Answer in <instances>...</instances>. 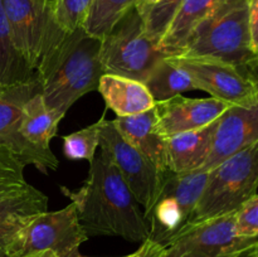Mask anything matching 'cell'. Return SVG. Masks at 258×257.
<instances>
[{
    "instance_id": "8d00e7d4",
    "label": "cell",
    "mask_w": 258,
    "mask_h": 257,
    "mask_svg": "<svg viewBox=\"0 0 258 257\" xmlns=\"http://www.w3.org/2000/svg\"><path fill=\"white\" fill-rule=\"evenodd\" d=\"M2 90H3V88H2V87H0V92H2Z\"/></svg>"
},
{
    "instance_id": "836d02e7",
    "label": "cell",
    "mask_w": 258,
    "mask_h": 257,
    "mask_svg": "<svg viewBox=\"0 0 258 257\" xmlns=\"http://www.w3.org/2000/svg\"><path fill=\"white\" fill-rule=\"evenodd\" d=\"M251 251H252V248L248 249V251L242 252V253H239L238 256H236V257H251Z\"/></svg>"
},
{
    "instance_id": "5bb4252c",
    "label": "cell",
    "mask_w": 258,
    "mask_h": 257,
    "mask_svg": "<svg viewBox=\"0 0 258 257\" xmlns=\"http://www.w3.org/2000/svg\"><path fill=\"white\" fill-rule=\"evenodd\" d=\"M231 105L209 98H188L179 95L155 103L161 131L166 138L206 127L221 117Z\"/></svg>"
},
{
    "instance_id": "ba28073f",
    "label": "cell",
    "mask_w": 258,
    "mask_h": 257,
    "mask_svg": "<svg viewBox=\"0 0 258 257\" xmlns=\"http://www.w3.org/2000/svg\"><path fill=\"white\" fill-rule=\"evenodd\" d=\"M88 239L78 221L75 204L63 209L43 212L33 217L18 233L12 248L13 257H35L53 252L58 257H72Z\"/></svg>"
},
{
    "instance_id": "484cf974",
    "label": "cell",
    "mask_w": 258,
    "mask_h": 257,
    "mask_svg": "<svg viewBox=\"0 0 258 257\" xmlns=\"http://www.w3.org/2000/svg\"><path fill=\"white\" fill-rule=\"evenodd\" d=\"M95 0H54V15L64 32L72 33L81 28Z\"/></svg>"
},
{
    "instance_id": "d6986e66",
    "label": "cell",
    "mask_w": 258,
    "mask_h": 257,
    "mask_svg": "<svg viewBox=\"0 0 258 257\" xmlns=\"http://www.w3.org/2000/svg\"><path fill=\"white\" fill-rule=\"evenodd\" d=\"M63 117L64 116L45 105L40 90L25 103L20 122V134L38 150L53 155L50 141L57 134L58 125Z\"/></svg>"
},
{
    "instance_id": "d4e9b609",
    "label": "cell",
    "mask_w": 258,
    "mask_h": 257,
    "mask_svg": "<svg viewBox=\"0 0 258 257\" xmlns=\"http://www.w3.org/2000/svg\"><path fill=\"white\" fill-rule=\"evenodd\" d=\"M183 2L184 0H161L154 5H145L141 2L138 4L144 17L146 32L158 45Z\"/></svg>"
},
{
    "instance_id": "4316f807",
    "label": "cell",
    "mask_w": 258,
    "mask_h": 257,
    "mask_svg": "<svg viewBox=\"0 0 258 257\" xmlns=\"http://www.w3.org/2000/svg\"><path fill=\"white\" fill-rule=\"evenodd\" d=\"M24 168L18 161L0 155V199L19 193L29 185L23 174Z\"/></svg>"
},
{
    "instance_id": "7402d4cb",
    "label": "cell",
    "mask_w": 258,
    "mask_h": 257,
    "mask_svg": "<svg viewBox=\"0 0 258 257\" xmlns=\"http://www.w3.org/2000/svg\"><path fill=\"white\" fill-rule=\"evenodd\" d=\"M155 102L165 101L186 91H194L193 81L186 71L170 58L161 59L144 81Z\"/></svg>"
},
{
    "instance_id": "277c9868",
    "label": "cell",
    "mask_w": 258,
    "mask_h": 257,
    "mask_svg": "<svg viewBox=\"0 0 258 257\" xmlns=\"http://www.w3.org/2000/svg\"><path fill=\"white\" fill-rule=\"evenodd\" d=\"M53 3L54 0H3L15 47L38 77L68 35L55 19Z\"/></svg>"
},
{
    "instance_id": "603a6c76",
    "label": "cell",
    "mask_w": 258,
    "mask_h": 257,
    "mask_svg": "<svg viewBox=\"0 0 258 257\" xmlns=\"http://www.w3.org/2000/svg\"><path fill=\"white\" fill-rule=\"evenodd\" d=\"M141 0H95L82 28L87 34L102 39L118 20Z\"/></svg>"
},
{
    "instance_id": "52a82bcc",
    "label": "cell",
    "mask_w": 258,
    "mask_h": 257,
    "mask_svg": "<svg viewBox=\"0 0 258 257\" xmlns=\"http://www.w3.org/2000/svg\"><path fill=\"white\" fill-rule=\"evenodd\" d=\"M164 58L158 43L146 32L138 5L101 39V62L105 73L144 82Z\"/></svg>"
},
{
    "instance_id": "83f0119b",
    "label": "cell",
    "mask_w": 258,
    "mask_h": 257,
    "mask_svg": "<svg viewBox=\"0 0 258 257\" xmlns=\"http://www.w3.org/2000/svg\"><path fill=\"white\" fill-rule=\"evenodd\" d=\"M236 227L239 236L258 238V194L248 199L237 211Z\"/></svg>"
},
{
    "instance_id": "7a4b0ae2",
    "label": "cell",
    "mask_w": 258,
    "mask_h": 257,
    "mask_svg": "<svg viewBox=\"0 0 258 257\" xmlns=\"http://www.w3.org/2000/svg\"><path fill=\"white\" fill-rule=\"evenodd\" d=\"M103 75L101 39L87 34L81 27L68 33L38 80L45 105L64 116L76 101L97 91Z\"/></svg>"
},
{
    "instance_id": "ffe728a7",
    "label": "cell",
    "mask_w": 258,
    "mask_h": 257,
    "mask_svg": "<svg viewBox=\"0 0 258 257\" xmlns=\"http://www.w3.org/2000/svg\"><path fill=\"white\" fill-rule=\"evenodd\" d=\"M218 2L219 0H184L159 43V49L163 54L165 57L178 55L185 45L189 35Z\"/></svg>"
},
{
    "instance_id": "f1b7e54d",
    "label": "cell",
    "mask_w": 258,
    "mask_h": 257,
    "mask_svg": "<svg viewBox=\"0 0 258 257\" xmlns=\"http://www.w3.org/2000/svg\"><path fill=\"white\" fill-rule=\"evenodd\" d=\"M128 257H165V247L158 242L146 239L141 243L140 248L128 254Z\"/></svg>"
},
{
    "instance_id": "30bf717a",
    "label": "cell",
    "mask_w": 258,
    "mask_h": 257,
    "mask_svg": "<svg viewBox=\"0 0 258 257\" xmlns=\"http://www.w3.org/2000/svg\"><path fill=\"white\" fill-rule=\"evenodd\" d=\"M42 90L38 77L28 82L3 88L0 92V155L8 156L23 166L34 165L42 173L57 170L59 161L30 145L20 134L25 103Z\"/></svg>"
},
{
    "instance_id": "8992f818",
    "label": "cell",
    "mask_w": 258,
    "mask_h": 257,
    "mask_svg": "<svg viewBox=\"0 0 258 257\" xmlns=\"http://www.w3.org/2000/svg\"><path fill=\"white\" fill-rule=\"evenodd\" d=\"M208 179V171L173 173L166 170L155 201L144 211L149 238L165 247L174 237L188 228Z\"/></svg>"
},
{
    "instance_id": "4dcf8cb0",
    "label": "cell",
    "mask_w": 258,
    "mask_h": 257,
    "mask_svg": "<svg viewBox=\"0 0 258 257\" xmlns=\"http://www.w3.org/2000/svg\"><path fill=\"white\" fill-rule=\"evenodd\" d=\"M161 0H141V3L145 5H154V4H158V3H160Z\"/></svg>"
},
{
    "instance_id": "44dd1931",
    "label": "cell",
    "mask_w": 258,
    "mask_h": 257,
    "mask_svg": "<svg viewBox=\"0 0 258 257\" xmlns=\"http://www.w3.org/2000/svg\"><path fill=\"white\" fill-rule=\"evenodd\" d=\"M35 77L38 76L15 47L3 0H0V87L7 88Z\"/></svg>"
},
{
    "instance_id": "e0dca14e",
    "label": "cell",
    "mask_w": 258,
    "mask_h": 257,
    "mask_svg": "<svg viewBox=\"0 0 258 257\" xmlns=\"http://www.w3.org/2000/svg\"><path fill=\"white\" fill-rule=\"evenodd\" d=\"M217 120L206 127L169 136L166 140L169 170L173 173L201 170L211 153Z\"/></svg>"
},
{
    "instance_id": "cb8c5ba5",
    "label": "cell",
    "mask_w": 258,
    "mask_h": 257,
    "mask_svg": "<svg viewBox=\"0 0 258 257\" xmlns=\"http://www.w3.org/2000/svg\"><path fill=\"white\" fill-rule=\"evenodd\" d=\"M103 118L105 117L82 130L63 136V154L66 158L70 160H87L90 164L92 163L96 150L100 148Z\"/></svg>"
},
{
    "instance_id": "7c38bea8",
    "label": "cell",
    "mask_w": 258,
    "mask_h": 257,
    "mask_svg": "<svg viewBox=\"0 0 258 257\" xmlns=\"http://www.w3.org/2000/svg\"><path fill=\"white\" fill-rule=\"evenodd\" d=\"M188 72L196 90L231 106L251 107L258 102V83L238 67L207 58L168 57Z\"/></svg>"
},
{
    "instance_id": "d6a6232c",
    "label": "cell",
    "mask_w": 258,
    "mask_h": 257,
    "mask_svg": "<svg viewBox=\"0 0 258 257\" xmlns=\"http://www.w3.org/2000/svg\"><path fill=\"white\" fill-rule=\"evenodd\" d=\"M254 72H256V80L258 82V50L256 52V62H254Z\"/></svg>"
},
{
    "instance_id": "f546056e",
    "label": "cell",
    "mask_w": 258,
    "mask_h": 257,
    "mask_svg": "<svg viewBox=\"0 0 258 257\" xmlns=\"http://www.w3.org/2000/svg\"><path fill=\"white\" fill-rule=\"evenodd\" d=\"M249 32L253 49L258 50V0H249L248 3Z\"/></svg>"
},
{
    "instance_id": "5b68a950",
    "label": "cell",
    "mask_w": 258,
    "mask_h": 257,
    "mask_svg": "<svg viewBox=\"0 0 258 257\" xmlns=\"http://www.w3.org/2000/svg\"><path fill=\"white\" fill-rule=\"evenodd\" d=\"M258 189V141L208 171L190 224L237 212Z\"/></svg>"
},
{
    "instance_id": "ac0fdd59",
    "label": "cell",
    "mask_w": 258,
    "mask_h": 257,
    "mask_svg": "<svg viewBox=\"0 0 258 257\" xmlns=\"http://www.w3.org/2000/svg\"><path fill=\"white\" fill-rule=\"evenodd\" d=\"M97 91L107 108L112 110L117 117L145 112L156 103L144 82L123 76L105 73L101 77Z\"/></svg>"
},
{
    "instance_id": "d590c367",
    "label": "cell",
    "mask_w": 258,
    "mask_h": 257,
    "mask_svg": "<svg viewBox=\"0 0 258 257\" xmlns=\"http://www.w3.org/2000/svg\"><path fill=\"white\" fill-rule=\"evenodd\" d=\"M72 257H91V256H82L81 253H77V254H75V256H72ZM118 257H128V254H126V256H118Z\"/></svg>"
},
{
    "instance_id": "3957f363",
    "label": "cell",
    "mask_w": 258,
    "mask_h": 257,
    "mask_svg": "<svg viewBox=\"0 0 258 257\" xmlns=\"http://www.w3.org/2000/svg\"><path fill=\"white\" fill-rule=\"evenodd\" d=\"M248 3L249 0H219L189 35L181 52L174 57L222 60L238 67L257 82Z\"/></svg>"
},
{
    "instance_id": "1f68e13d",
    "label": "cell",
    "mask_w": 258,
    "mask_h": 257,
    "mask_svg": "<svg viewBox=\"0 0 258 257\" xmlns=\"http://www.w3.org/2000/svg\"><path fill=\"white\" fill-rule=\"evenodd\" d=\"M35 257H58V256L55 253H53V252H44V253H40Z\"/></svg>"
},
{
    "instance_id": "9a60e30c",
    "label": "cell",
    "mask_w": 258,
    "mask_h": 257,
    "mask_svg": "<svg viewBox=\"0 0 258 257\" xmlns=\"http://www.w3.org/2000/svg\"><path fill=\"white\" fill-rule=\"evenodd\" d=\"M48 197L30 184L0 199V257H13V244L20 229L33 217L48 211Z\"/></svg>"
},
{
    "instance_id": "8fae6325",
    "label": "cell",
    "mask_w": 258,
    "mask_h": 257,
    "mask_svg": "<svg viewBox=\"0 0 258 257\" xmlns=\"http://www.w3.org/2000/svg\"><path fill=\"white\" fill-rule=\"evenodd\" d=\"M100 148L116 166L139 204L146 211L158 196L165 171L159 170L146 156L134 148L118 133L112 120L103 118Z\"/></svg>"
},
{
    "instance_id": "9c48e42d",
    "label": "cell",
    "mask_w": 258,
    "mask_h": 257,
    "mask_svg": "<svg viewBox=\"0 0 258 257\" xmlns=\"http://www.w3.org/2000/svg\"><path fill=\"white\" fill-rule=\"evenodd\" d=\"M236 213L190 224L165 246V257H236L258 246L257 237L239 236Z\"/></svg>"
},
{
    "instance_id": "e575fe53",
    "label": "cell",
    "mask_w": 258,
    "mask_h": 257,
    "mask_svg": "<svg viewBox=\"0 0 258 257\" xmlns=\"http://www.w3.org/2000/svg\"><path fill=\"white\" fill-rule=\"evenodd\" d=\"M251 257H258V246L253 247L251 251Z\"/></svg>"
},
{
    "instance_id": "2e32d148",
    "label": "cell",
    "mask_w": 258,
    "mask_h": 257,
    "mask_svg": "<svg viewBox=\"0 0 258 257\" xmlns=\"http://www.w3.org/2000/svg\"><path fill=\"white\" fill-rule=\"evenodd\" d=\"M118 133L160 171L168 169L166 138L163 134L156 115L155 106L145 112L112 120Z\"/></svg>"
},
{
    "instance_id": "4fadbf2b",
    "label": "cell",
    "mask_w": 258,
    "mask_h": 257,
    "mask_svg": "<svg viewBox=\"0 0 258 257\" xmlns=\"http://www.w3.org/2000/svg\"><path fill=\"white\" fill-rule=\"evenodd\" d=\"M258 141V102L251 107L229 106L217 120L213 144L201 170L209 171Z\"/></svg>"
},
{
    "instance_id": "6da1fadb",
    "label": "cell",
    "mask_w": 258,
    "mask_h": 257,
    "mask_svg": "<svg viewBox=\"0 0 258 257\" xmlns=\"http://www.w3.org/2000/svg\"><path fill=\"white\" fill-rule=\"evenodd\" d=\"M60 190L75 204L88 237L116 236L141 243L149 238L150 229L139 202L103 151L95 156L81 188L60 186Z\"/></svg>"
}]
</instances>
